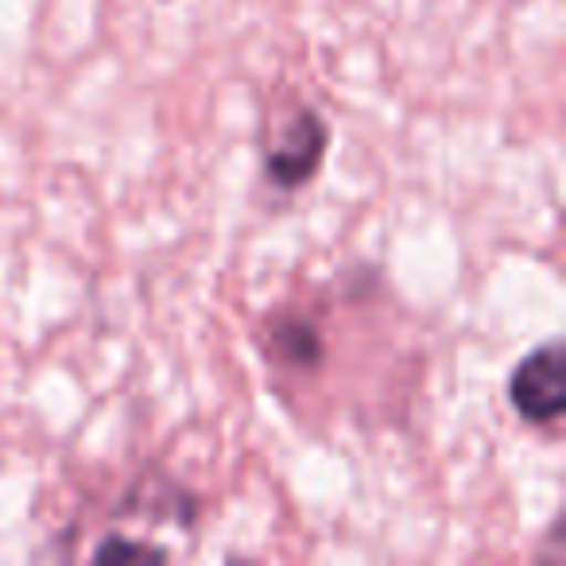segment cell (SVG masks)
Masks as SVG:
<instances>
[{
  "instance_id": "1",
  "label": "cell",
  "mask_w": 566,
  "mask_h": 566,
  "mask_svg": "<svg viewBox=\"0 0 566 566\" xmlns=\"http://www.w3.org/2000/svg\"><path fill=\"white\" fill-rule=\"evenodd\" d=\"M509 400L527 423H555L566 411V349L563 342L532 349L512 369Z\"/></svg>"
},
{
  "instance_id": "2",
  "label": "cell",
  "mask_w": 566,
  "mask_h": 566,
  "mask_svg": "<svg viewBox=\"0 0 566 566\" xmlns=\"http://www.w3.org/2000/svg\"><path fill=\"white\" fill-rule=\"evenodd\" d=\"M331 148V128L315 109H300L287 128H283L280 144L268 151V179L280 190H300L323 167V156Z\"/></svg>"
},
{
  "instance_id": "3",
  "label": "cell",
  "mask_w": 566,
  "mask_h": 566,
  "mask_svg": "<svg viewBox=\"0 0 566 566\" xmlns=\"http://www.w3.org/2000/svg\"><path fill=\"white\" fill-rule=\"evenodd\" d=\"M275 349H280L283 361L311 369V365L323 361V334H318L311 323L292 318V323H283L280 331H275Z\"/></svg>"
},
{
  "instance_id": "4",
  "label": "cell",
  "mask_w": 566,
  "mask_h": 566,
  "mask_svg": "<svg viewBox=\"0 0 566 566\" xmlns=\"http://www.w3.org/2000/svg\"><path fill=\"white\" fill-rule=\"evenodd\" d=\"M97 563H109V558H167L164 547L156 543H133V539H105L102 547L94 551Z\"/></svg>"
}]
</instances>
